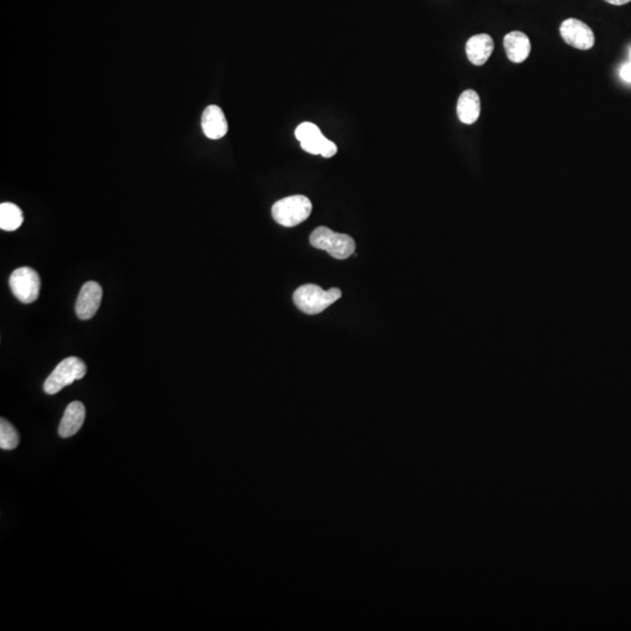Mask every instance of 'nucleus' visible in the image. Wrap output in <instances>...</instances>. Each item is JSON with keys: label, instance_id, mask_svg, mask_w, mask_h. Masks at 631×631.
Wrapping results in <instances>:
<instances>
[{"label": "nucleus", "instance_id": "obj_1", "mask_svg": "<svg viewBox=\"0 0 631 631\" xmlns=\"http://www.w3.org/2000/svg\"><path fill=\"white\" fill-rule=\"evenodd\" d=\"M341 297L337 288L324 290L314 284H305L294 293V302L300 310L307 314H318Z\"/></svg>", "mask_w": 631, "mask_h": 631}, {"label": "nucleus", "instance_id": "obj_2", "mask_svg": "<svg viewBox=\"0 0 631 631\" xmlns=\"http://www.w3.org/2000/svg\"><path fill=\"white\" fill-rule=\"evenodd\" d=\"M312 204L305 196H291L273 204L271 214L278 225L295 227L310 216Z\"/></svg>", "mask_w": 631, "mask_h": 631}, {"label": "nucleus", "instance_id": "obj_3", "mask_svg": "<svg viewBox=\"0 0 631 631\" xmlns=\"http://www.w3.org/2000/svg\"><path fill=\"white\" fill-rule=\"evenodd\" d=\"M310 242L314 248L328 252L337 260H346L355 254V240L346 234L336 233L328 227L316 228L311 234Z\"/></svg>", "mask_w": 631, "mask_h": 631}, {"label": "nucleus", "instance_id": "obj_4", "mask_svg": "<svg viewBox=\"0 0 631 631\" xmlns=\"http://www.w3.org/2000/svg\"><path fill=\"white\" fill-rule=\"evenodd\" d=\"M87 366L76 357H69L61 361L45 382L44 389L47 394H57L61 389L85 377Z\"/></svg>", "mask_w": 631, "mask_h": 631}, {"label": "nucleus", "instance_id": "obj_5", "mask_svg": "<svg viewBox=\"0 0 631 631\" xmlns=\"http://www.w3.org/2000/svg\"><path fill=\"white\" fill-rule=\"evenodd\" d=\"M296 138L301 143L304 151L311 155H321L331 158L337 153V146L324 137L317 125L311 122H304L295 130Z\"/></svg>", "mask_w": 631, "mask_h": 631}, {"label": "nucleus", "instance_id": "obj_6", "mask_svg": "<svg viewBox=\"0 0 631 631\" xmlns=\"http://www.w3.org/2000/svg\"><path fill=\"white\" fill-rule=\"evenodd\" d=\"M11 290L21 303L37 301L40 295L41 280L37 271L28 267L18 268L11 273Z\"/></svg>", "mask_w": 631, "mask_h": 631}, {"label": "nucleus", "instance_id": "obj_7", "mask_svg": "<svg viewBox=\"0 0 631 631\" xmlns=\"http://www.w3.org/2000/svg\"><path fill=\"white\" fill-rule=\"evenodd\" d=\"M560 35L566 44L580 51H588L595 44L594 33L591 28L573 18L561 24Z\"/></svg>", "mask_w": 631, "mask_h": 631}, {"label": "nucleus", "instance_id": "obj_8", "mask_svg": "<svg viewBox=\"0 0 631 631\" xmlns=\"http://www.w3.org/2000/svg\"><path fill=\"white\" fill-rule=\"evenodd\" d=\"M102 288L98 282L90 281L82 287L75 305L76 314L80 319H90L98 312L101 305Z\"/></svg>", "mask_w": 631, "mask_h": 631}, {"label": "nucleus", "instance_id": "obj_9", "mask_svg": "<svg viewBox=\"0 0 631 631\" xmlns=\"http://www.w3.org/2000/svg\"><path fill=\"white\" fill-rule=\"evenodd\" d=\"M201 126L207 138H223L228 131V123L223 109L218 105H208L201 117Z\"/></svg>", "mask_w": 631, "mask_h": 631}, {"label": "nucleus", "instance_id": "obj_10", "mask_svg": "<svg viewBox=\"0 0 631 631\" xmlns=\"http://www.w3.org/2000/svg\"><path fill=\"white\" fill-rule=\"evenodd\" d=\"M495 42L489 34H477L470 37L466 45V55L471 64L483 66L493 54Z\"/></svg>", "mask_w": 631, "mask_h": 631}, {"label": "nucleus", "instance_id": "obj_11", "mask_svg": "<svg viewBox=\"0 0 631 631\" xmlns=\"http://www.w3.org/2000/svg\"><path fill=\"white\" fill-rule=\"evenodd\" d=\"M85 419V408L80 401H73L64 411L59 425V435L64 439L75 435L81 429Z\"/></svg>", "mask_w": 631, "mask_h": 631}, {"label": "nucleus", "instance_id": "obj_12", "mask_svg": "<svg viewBox=\"0 0 631 631\" xmlns=\"http://www.w3.org/2000/svg\"><path fill=\"white\" fill-rule=\"evenodd\" d=\"M503 45L507 58L514 64H521L530 57V39L523 32L514 30L507 33L504 37Z\"/></svg>", "mask_w": 631, "mask_h": 631}, {"label": "nucleus", "instance_id": "obj_13", "mask_svg": "<svg viewBox=\"0 0 631 631\" xmlns=\"http://www.w3.org/2000/svg\"><path fill=\"white\" fill-rule=\"evenodd\" d=\"M480 100L473 89L463 91L457 102V116L464 124H473L480 119Z\"/></svg>", "mask_w": 631, "mask_h": 631}, {"label": "nucleus", "instance_id": "obj_14", "mask_svg": "<svg viewBox=\"0 0 631 631\" xmlns=\"http://www.w3.org/2000/svg\"><path fill=\"white\" fill-rule=\"evenodd\" d=\"M24 223L23 211L12 203L0 205V228L6 232L17 230Z\"/></svg>", "mask_w": 631, "mask_h": 631}, {"label": "nucleus", "instance_id": "obj_15", "mask_svg": "<svg viewBox=\"0 0 631 631\" xmlns=\"http://www.w3.org/2000/svg\"><path fill=\"white\" fill-rule=\"evenodd\" d=\"M19 434L13 425L7 420H0V448L4 450H13L19 444Z\"/></svg>", "mask_w": 631, "mask_h": 631}, {"label": "nucleus", "instance_id": "obj_16", "mask_svg": "<svg viewBox=\"0 0 631 631\" xmlns=\"http://www.w3.org/2000/svg\"><path fill=\"white\" fill-rule=\"evenodd\" d=\"M620 75H621L622 80H625V82L631 83V62L625 64V66L621 68Z\"/></svg>", "mask_w": 631, "mask_h": 631}, {"label": "nucleus", "instance_id": "obj_17", "mask_svg": "<svg viewBox=\"0 0 631 631\" xmlns=\"http://www.w3.org/2000/svg\"><path fill=\"white\" fill-rule=\"evenodd\" d=\"M604 1H607L608 4H611V5L621 6V5H625V4L630 3L631 0H604Z\"/></svg>", "mask_w": 631, "mask_h": 631}, {"label": "nucleus", "instance_id": "obj_18", "mask_svg": "<svg viewBox=\"0 0 631 631\" xmlns=\"http://www.w3.org/2000/svg\"><path fill=\"white\" fill-rule=\"evenodd\" d=\"M630 58H631V51H630Z\"/></svg>", "mask_w": 631, "mask_h": 631}]
</instances>
